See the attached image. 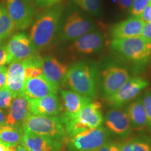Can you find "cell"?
Wrapping results in <instances>:
<instances>
[{
	"label": "cell",
	"mask_w": 151,
	"mask_h": 151,
	"mask_svg": "<svg viewBox=\"0 0 151 151\" xmlns=\"http://www.w3.org/2000/svg\"><path fill=\"white\" fill-rule=\"evenodd\" d=\"M61 1L62 0H35V2L40 7H50Z\"/></svg>",
	"instance_id": "36"
},
{
	"label": "cell",
	"mask_w": 151,
	"mask_h": 151,
	"mask_svg": "<svg viewBox=\"0 0 151 151\" xmlns=\"http://www.w3.org/2000/svg\"><path fill=\"white\" fill-rule=\"evenodd\" d=\"M30 113L37 116H57L63 110L62 104L57 94L38 99H28Z\"/></svg>",
	"instance_id": "14"
},
{
	"label": "cell",
	"mask_w": 151,
	"mask_h": 151,
	"mask_svg": "<svg viewBox=\"0 0 151 151\" xmlns=\"http://www.w3.org/2000/svg\"><path fill=\"white\" fill-rule=\"evenodd\" d=\"M58 89L43 74L35 78H26L22 94L27 99H38L52 94H57Z\"/></svg>",
	"instance_id": "16"
},
{
	"label": "cell",
	"mask_w": 151,
	"mask_h": 151,
	"mask_svg": "<svg viewBox=\"0 0 151 151\" xmlns=\"http://www.w3.org/2000/svg\"><path fill=\"white\" fill-rule=\"evenodd\" d=\"M97 69L91 62L79 61L68 68L65 84L73 91L93 99L97 95Z\"/></svg>",
	"instance_id": "1"
},
{
	"label": "cell",
	"mask_w": 151,
	"mask_h": 151,
	"mask_svg": "<svg viewBox=\"0 0 151 151\" xmlns=\"http://www.w3.org/2000/svg\"><path fill=\"white\" fill-rule=\"evenodd\" d=\"M120 143L113 141H107L101 146L94 151H120Z\"/></svg>",
	"instance_id": "32"
},
{
	"label": "cell",
	"mask_w": 151,
	"mask_h": 151,
	"mask_svg": "<svg viewBox=\"0 0 151 151\" xmlns=\"http://www.w3.org/2000/svg\"><path fill=\"white\" fill-rule=\"evenodd\" d=\"M148 86V82L142 77L129 78L116 93L106 98L107 102L115 108H122L123 106L135 99Z\"/></svg>",
	"instance_id": "7"
},
{
	"label": "cell",
	"mask_w": 151,
	"mask_h": 151,
	"mask_svg": "<svg viewBox=\"0 0 151 151\" xmlns=\"http://www.w3.org/2000/svg\"><path fill=\"white\" fill-rule=\"evenodd\" d=\"M62 12V6H57L45 11L35 20L30 30L29 38L37 50L46 48L51 43Z\"/></svg>",
	"instance_id": "3"
},
{
	"label": "cell",
	"mask_w": 151,
	"mask_h": 151,
	"mask_svg": "<svg viewBox=\"0 0 151 151\" xmlns=\"http://www.w3.org/2000/svg\"><path fill=\"white\" fill-rule=\"evenodd\" d=\"M104 124L107 130L120 138H127L132 132V127L126 111L121 108H115L107 111Z\"/></svg>",
	"instance_id": "11"
},
{
	"label": "cell",
	"mask_w": 151,
	"mask_h": 151,
	"mask_svg": "<svg viewBox=\"0 0 151 151\" xmlns=\"http://www.w3.org/2000/svg\"><path fill=\"white\" fill-rule=\"evenodd\" d=\"M7 71H8V68L6 67L5 66L0 67V89L6 86Z\"/></svg>",
	"instance_id": "34"
},
{
	"label": "cell",
	"mask_w": 151,
	"mask_h": 151,
	"mask_svg": "<svg viewBox=\"0 0 151 151\" xmlns=\"http://www.w3.org/2000/svg\"><path fill=\"white\" fill-rule=\"evenodd\" d=\"M6 149L7 151H16V146H11V145L7 144Z\"/></svg>",
	"instance_id": "41"
},
{
	"label": "cell",
	"mask_w": 151,
	"mask_h": 151,
	"mask_svg": "<svg viewBox=\"0 0 151 151\" xmlns=\"http://www.w3.org/2000/svg\"><path fill=\"white\" fill-rule=\"evenodd\" d=\"M6 45L12 62L22 61L37 54L30 38L24 33L13 35Z\"/></svg>",
	"instance_id": "12"
},
{
	"label": "cell",
	"mask_w": 151,
	"mask_h": 151,
	"mask_svg": "<svg viewBox=\"0 0 151 151\" xmlns=\"http://www.w3.org/2000/svg\"><path fill=\"white\" fill-rule=\"evenodd\" d=\"M144 24L145 22L141 18L132 16L111 28V37L113 39H121L140 37Z\"/></svg>",
	"instance_id": "18"
},
{
	"label": "cell",
	"mask_w": 151,
	"mask_h": 151,
	"mask_svg": "<svg viewBox=\"0 0 151 151\" xmlns=\"http://www.w3.org/2000/svg\"><path fill=\"white\" fill-rule=\"evenodd\" d=\"M94 29V23L79 12L70 15L62 26L60 37L62 41H74Z\"/></svg>",
	"instance_id": "10"
},
{
	"label": "cell",
	"mask_w": 151,
	"mask_h": 151,
	"mask_svg": "<svg viewBox=\"0 0 151 151\" xmlns=\"http://www.w3.org/2000/svg\"><path fill=\"white\" fill-rule=\"evenodd\" d=\"M12 62V59L9 54L7 45L4 41H0V67L5 66Z\"/></svg>",
	"instance_id": "31"
},
{
	"label": "cell",
	"mask_w": 151,
	"mask_h": 151,
	"mask_svg": "<svg viewBox=\"0 0 151 151\" xmlns=\"http://www.w3.org/2000/svg\"><path fill=\"white\" fill-rule=\"evenodd\" d=\"M111 49L120 58L134 63L139 69L148 63L151 55V43L141 37L113 39Z\"/></svg>",
	"instance_id": "2"
},
{
	"label": "cell",
	"mask_w": 151,
	"mask_h": 151,
	"mask_svg": "<svg viewBox=\"0 0 151 151\" xmlns=\"http://www.w3.org/2000/svg\"><path fill=\"white\" fill-rule=\"evenodd\" d=\"M62 100V106L65 116H73L83 108L85 106L91 102L92 99L85 97L73 90H61L60 91Z\"/></svg>",
	"instance_id": "20"
},
{
	"label": "cell",
	"mask_w": 151,
	"mask_h": 151,
	"mask_svg": "<svg viewBox=\"0 0 151 151\" xmlns=\"http://www.w3.org/2000/svg\"><path fill=\"white\" fill-rule=\"evenodd\" d=\"M24 129L21 126L4 124L0 126V141L11 146L21 144Z\"/></svg>",
	"instance_id": "24"
},
{
	"label": "cell",
	"mask_w": 151,
	"mask_h": 151,
	"mask_svg": "<svg viewBox=\"0 0 151 151\" xmlns=\"http://www.w3.org/2000/svg\"><path fill=\"white\" fill-rule=\"evenodd\" d=\"M13 99V95L6 86L0 89V109L4 110L10 108Z\"/></svg>",
	"instance_id": "30"
},
{
	"label": "cell",
	"mask_w": 151,
	"mask_h": 151,
	"mask_svg": "<svg viewBox=\"0 0 151 151\" xmlns=\"http://www.w3.org/2000/svg\"><path fill=\"white\" fill-rule=\"evenodd\" d=\"M30 114L29 99L24 94H20L13 99L5 124L22 127L24 120Z\"/></svg>",
	"instance_id": "19"
},
{
	"label": "cell",
	"mask_w": 151,
	"mask_h": 151,
	"mask_svg": "<svg viewBox=\"0 0 151 151\" xmlns=\"http://www.w3.org/2000/svg\"><path fill=\"white\" fill-rule=\"evenodd\" d=\"M68 67L52 55L43 58L42 74L53 86L60 89L65 84Z\"/></svg>",
	"instance_id": "15"
},
{
	"label": "cell",
	"mask_w": 151,
	"mask_h": 151,
	"mask_svg": "<svg viewBox=\"0 0 151 151\" xmlns=\"http://www.w3.org/2000/svg\"><path fill=\"white\" fill-rule=\"evenodd\" d=\"M24 81V65L22 61H14L10 63L7 71L6 87L13 97L22 94Z\"/></svg>",
	"instance_id": "21"
},
{
	"label": "cell",
	"mask_w": 151,
	"mask_h": 151,
	"mask_svg": "<svg viewBox=\"0 0 151 151\" xmlns=\"http://www.w3.org/2000/svg\"><path fill=\"white\" fill-rule=\"evenodd\" d=\"M141 37L146 41L151 43V22L145 23Z\"/></svg>",
	"instance_id": "33"
},
{
	"label": "cell",
	"mask_w": 151,
	"mask_h": 151,
	"mask_svg": "<svg viewBox=\"0 0 151 151\" xmlns=\"http://www.w3.org/2000/svg\"><path fill=\"white\" fill-rule=\"evenodd\" d=\"M132 129L141 131L147 126L146 114L143 99L138 97L134 99L126 109Z\"/></svg>",
	"instance_id": "22"
},
{
	"label": "cell",
	"mask_w": 151,
	"mask_h": 151,
	"mask_svg": "<svg viewBox=\"0 0 151 151\" xmlns=\"http://www.w3.org/2000/svg\"><path fill=\"white\" fill-rule=\"evenodd\" d=\"M120 151H151V135L139 134L120 143Z\"/></svg>",
	"instance_id": "23"
},
{
	"label": "cell",
	"mask_w": 151,
	"mask_h": 151,
	"mask_svg": "<svg viewBox=\"0 0 151 151\" xmlns=\"http://www.w3.org/2000/svg\"><path fill=\"white\" fill-rule=\"evenodd\" d=\"M105 44V37L99 32H89L74 40L70 46L73 52L90 55L102 50Z\"/></svg>",
	"instance_id": "13"
},
{
	"label": "cell",
	"mask_w": 151,
	"mask_h": 151,
	"mask_svg": "<svg viewBox=\"0 0 151 151\" xmlns=\"http://www.w3.org/2000/svg\"><path fill=\"white\" fill-rule=\"evenodd\" d=\"M142 99L146 114V127H148V129L150 132H151V89L146 90Z\"/></svg>",
	"instance_id": "28"
},
{
	"label": "cell",
	"mask_w": 151,
	"mask_h": 151,
	"mask_svg": "<svg viewBox=\"0 0 151 151\" xmlns=\"http://www.w3.org/2000/svg\"><path fill=\"white\" fill-rule=\"evenodd\" d=\"M6 143L2 142L1 141H0V151H7L6 149Z\"/></svg>",
	"instance_id": "39"
},
{
	"label": "cell",
	"mask_w": 151,
	"mask_h": 151,
	"mask_svg": "<svg viewBox=\"0 0 151 151\" xmlns=\"http://www.w3.org/2000/svg\"><path fill=\"white\" fill-rule=\"evenodd\" d=\"M16 151H28V150L24 148L23 146H22V145L20 144L16 146Z\"/></svg>",
	"instance_id": "40"
},
{
	"label": "cell",
	"mask_w": 151,
	"mask_h": 151,
	"mask_svg": "<svg viewBox=\"0 0 151 151\" xmlns=\"http://www.w3.org/2000/svg\"><path fill=\"white\" fill-rule=\"evenodd\" d=\"M27 130L45 136L60 142H66L67 135L61 116H45L30 114L22 124Z\"/></svg>",
	"instance_id": "5"
},
{
	"label": "cell",
	"mask_w": 151,
	"mask_h": 151,
	"mask_svg": "<svg viewBox=\"0 0 151 151\" xmlns=\"http://www.w3.org/2000/svg\"><path fill=\"white\" fill-rule=\"evenodd\" d=\"M6 9L16 29H27L33 21L35 9L29 0H6Z\"/></svg>",
	"instance_id": "9"
},
{
	"label": "cell",
	"mask_w": 151,
	"mask_h": 151,
	"mask_svg": "<svg viewBox=\"0 0 151 151\" xmlns=\"http://www.w3.org/2000/svg\"><path fill=\"white\" fill-rule=\"evenodd\" d=\"M61 117L67 139L81 132L99 127L104 122L101 104L97 101H92L85 106L75 116L68 117L62 115Z\"/></svg>",
	"instance_id": "4"
},
{
	"label": "cell",
	"mask_w": 151,
	"mask_h": 151,
	"mask_svg": "<svg viewBox=\"0 0 151 151\" xmlns=\"http://www.w3.org/2000/svg\"><path fill=\"white\" fill-rule=\"evenodd\" d=\"M134 0H117L118 5L121 10L126 11L130 9Z\"/></svg>",
	"instance_id": "37"
},
{
	"label": "cell",
	"mask_w": 151,
	"mask_h": 151,
	"mask_svg": "<svg viewBox=\"0 0 151 151\" xmlns=\"http://www.w3.org/2000/svg\"><path fill=\"white\" fill-rule=\"evenodd\" d=\"M80 8L88 14L97 16L101 13V0H73Z\"/></svg>",
	"instance_id": "27"
},
{
	"label": "cell",
	"mask_w": 151,
	"mask_h": 151,
	"mask_svg": "<svg viewBox=\"0 0 151 151\" xmlns=\"http://www.w3.org/2000/svg\"><path fill=\"white\" fill-rule=\"evenodd\" d=\"M140 18L143 22H151V4L150 1L149 4L146 7L144 11H143L142 14L141 15Z\"/></svg>",
	"instance_id": "35"
},
{
	"label": "cell",
	"mask_w": 151,
	"mask_h": 151,
	"mask_svg": "<svg viewBox=\"0 0 151 151\" xmlns=\"http://www.w3.org/2000/svg\"><path fill=\"white\" fill-rule=\"evenodd\" d=\"M150 4H151V1H150Z\"/></svg>",
	"instance_id": "42"
},
{
	"label": "cell",
	"mask_w": 151,
	"mask_h": 151,
	"mask_svg": "<svg viewBox=\"0 0 151 151\" xmlns=\"http://www.w3.org/2000/svg\"><path fill=\"white\" fill-rule=\"evenodd\" d=\"M21 145L28 151H60L63 143L24 130Z\"/></svg>",
	"instance_id": "17"
},
{
	"label": "cell",
	"mask_w": 151,
	"mask_h": 151,
	"mask_svg": "<svg viewBox=\"0 0 151 151\" xmlns=\"http://www.w3.org/2000/svg\"><path fill=\"white\" fill-rule=\"evenodd\" d=\"M6 113L4 109H0V126L6 124Z\"/></svg>",
	"instance_id": "38"
},
{
	"label": "cell",
	"mask_w": 151,
	"mask_h": 151,
	"mask_svg": "<svg viewBox=\"0 0 151 151\" xmlns=\"http://www.w3.org/2000/svg\"><path fill=\"white\" fill-rule=\"evenodd\" d=\"M129 72L125 68L111 65L106 67L101 73V92L105 99L118 91L129 79Z\"/></svg>",
	"instance_id": "8"
},
{
	"label": "cell",
	"mask_w": 151,
	"mask_h": 151,
	"mask_svg": "<svg viewBox=\"0 0 151 151\" xmlns=\"http://www.w3.org/2000/svg\"><path fill=\"white\" fill-rule=\"evenodd\" d=\"M109 134L106 128L101 125L69 137L66 144L69 151H94L109 141Z\"/></svg>",
	"instance_id": "6"
},
{
	"label": "cell",
	"mask_w": 151,
	"mask_h": 151,
	"mask_svg": "<svg viewBox=\"0 0 151 151\" xmlns=\"http://www.w3.org/2000/svg\"><path fill=\"white\" fill-rule=\"evenodd\" d=\"M16 30L15 24L6 7L0 5V41H4Z\"/></svg>",
	"instance_id": "26"
},
{
	"label": "cell",
	"mask_w": 151,
	"mask_h": 151,
	"mask_svg": "<svg viewBox=\"0 0 151 151\" xmlns=\"http://www.w3.org/2000/svg\"><path fill=\"white\" fill-rule=\"evenodd\" d=\"M150 1L151 0H134L132 6L129 9L132 16L140 18L143 11Z\"/></svg>",
	"instance_id": "29"
},
{
	"label": "cell",
	"mask_w": 151,
	"mask_h": 151,
	"mask_svg": "<svg viewBox=\"0 0 151 151\" xmlns=\"http://www.w3.org/2000/svg\"><path fill=\"white\" fill-rule=\"evenodd\" d=\"M24 65V78H35L42 74L43 58L38 54L22 60Z\"/></svg>",
	"instance_id": "25"
}]
</instances>
